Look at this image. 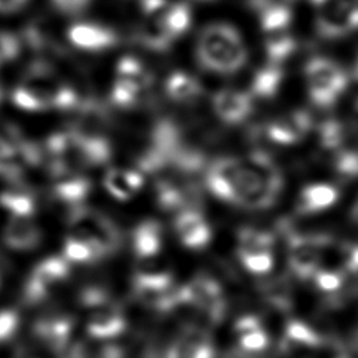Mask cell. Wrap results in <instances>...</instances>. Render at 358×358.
I'll use <instances>...</instances> for the list:
<instances>
[{
  "label": "cell",
  "mask_w": 358,
  "mask_h": 358,
  "mask_svg": "<svg viewBox=\"0 0 358 358\" xmlns=\"http://www.w3.org/2000/svg\"><path fill=\"white\" fill-rule=\"evenodd\" d=\"M194 57L204 71L229 76L245 66L248 49L242 35L234 25L211 22L197 35Z\"/></svg>",
  "instance_id": "1"
},
{
  "label": "cell",
  "mask_w": 358,
  "mask_h": 358,
  "mask_svg": "<svg viewBox=\"0 0 358 358\" xmlns=\"http://www.w3.org/2000/svg\"><path fill=\"white\" fill-rule=\"evenodd\" d=\"M282 173L271 157L260 150L242 158V172L234 206L248 210L270 208L282 190Z\"/></svg>",
  "instance_id": "2"
},
{
  "label": "cell",
  "mask_w": 358,
  "mask_h": 358,
  "mask_svg": "<svg viewBox=\"0 0 358 358\" xmlns=\"http://www.w3.org/2000/svg\"><path fill=\"white\" fill-rule=\"evenodd\" d=\"M154 77L147 66L134 56H123L115 69L109 91L110 105L119 109L140 106L150 94Z\"/></svg>",
  "instance_id": "3"
},
{
  "label": "cell",
  "mask_w": 358,
  "mask_h": 358,
  "mask_svg": "<svg viewBox=\"0 0 358 358\" xmlns=\"http://www.w3.org/2000/svg\"><path fill=\"white\" fill-rule=\"evenodd\" d=\"M154 199L157 207L165 213L201 208V186L196 176L168 171L155 176Z\"/></svg>",
  "instance_id": "4"
},
{
  "label": "cell",
  "mask_w": 358,
  "mask_h": 358,
  "mask_svg": "<svg viewBox=\"0 0 358 358\" xmlns=\"http://www.w3.org/2000/svg\"><path fill=\"white\" fill-rule=\"evenodd\" d=\"M67 225L69 229L78 231L92 239L106 256L116 253L122 248L123 234L116 221L87 204L67 213Z\"/></svg>",
  "instance_id": "5"
},
{
  "label": "cell",
  "mask_w": 358,
  "mask_h": 358,
  "mask_svg": "<svg viewBox=\"0 0 358 358\" xmlns=\"http://www.w3.org/2000/svg\"><path fill=\"white\" fill-rule=\"evenodd\" d=\"M305 80L309 98L319 108L336 103L347 88L345 71L326 57H313L306 63Z\"/></svg>",
  "instance_id": "6"
},
{
  "label": "cell",
  "mask_w": 358,
  "mask_h": 358,
  "mask_svg": "<svg viewBox=\"0 0 358 358\" xmlns=\"http://www.w3.org/2000/svg\"><path fill=\"white\" fill-rule=\"evenodd\" d=\"M316 7V29L324 39L343 38L358 29V0H310Z\"/></svg>",
  "instance_id": "7"
},
{
  "label": "cell",
  "mask_w": 358,
  "mask_h": 358,
  "mask_svg": "<svg viewBox=\"0 0 358 358\" xmlns=\"http://www.w3.org/2000/svg\"><path fill=\"white\" fill-rule=\"evenodd\" d=\"M331 245L326 235L292 234L288 239V264L291 271L303 280H310L322 266L323 253Z\"/></svg>",
  "instance_id": "8"
},
{
  "label": "cell",
  "mask_w": 358,
  "mask_h": 358,
  "mask_svg": "<svg viewBox=\"0 0 358 358\" xmlns=\"http://www.w3.org/2000/svg\"><path fill=\"white\" fill-rule=\"evenodd\" d=\"M273 238L268 232L245 227L236 236V256L252 274H267L274 266Z\"/></svg>",
  "instance_id": "9"
},
{
  "label": "cell",
  "mask_w": 358,
  "mask_h": 358,
  "mask_svg": "<svg viewBox=\"0 0 358 358\" xmlns=\"http://www.w3.org/2000/svg\"><path fill=\"white\" fill-rule=\"evenodd\" d=\"M50 178V196L69 211L85 206L92 192V182L84 171L50 166L46 168Z\"/></svg>",
  "instance_id": "10"
},
{
  "label": "cell",
  "mask_w": 358,
  "mask_h": 358,
  "mask_svg": "<svg viewBox=\"0 0 358 358\" xmlns=\"http://www.w3.org/2000/svg\"><path fill=\"white\" fill-rule=\"evenodd\" d=\"M143 20L157 25L178 41L192 24V10L183 1L140 0Z\"/></svg>",
  "instance_id": "11"
},
{
  "label": "cell",
  "mask_w": 358,
  "mask_h": 358,
  "mask_svg": "<svg viewBox=\"0 0 358 358\" xmlns=\"http://www.w3.org/2000/svg\"><path fill=\"white\" fill-rule=\"evenodd\" d=\"M242 172V158L218 157L208 162L203 182L206 189L217 199L232 204Z\"/></svg>",
  "instance_id": "12"
},
{
  "label": "cell",
  "mask_w": 358,
  "mask_h": 358,
  "mask_svg": "<svg viewBox=\"0 0 358 358\" xmlns=\"http://www.w3.org/2000/svg\"><path fill=\"white\" fill-rule=\"evenodd\" d=\"M66 36L76 49L90 53L108 52L120 42L119 34L112 27L95 21H77L71 24Z\"/></svg>",
  "instance_id": "13"
},
{
  "label": "cell",
  "mask_w": 358,
  "mask_h": 358,
  "mask_svg": "<svg viewBox=\"0 0 358 358\" xmlns=\"http://www.w3.org/2000/svg\"><path fill=\"white\" fill-rule=\"evenodd\" d=\"M172 228L178 241L189 250H201L213 239V228L201 208H187L175 214Z\"/></svg>",
  "instance_id": "14"
},
{
  "label": "cell",
  "mask_w": 358,
  "mask_h": 358,
  "mask_svg": "<svg viewBox=\"0 0 358 358\" xmlns=\"http://www.w3.org/2000/svg\"><path fill=\"white\" fill-rule=\"evenodd\" d=\"M310 129V115L302 109H296L277 116L266 126L264 131L270 141L281 145H291L302 141Z\"/></svg>",
  "instance_id": "15"
},
{
  "label": "cell",
  "mask_w": 358,
  "mask_h": 358,
  "mask_svg": "<svg viewBox=\"0 0 358 358\" xmlns=\"http://www.w3.org/2000/svg\"><path fill=\"white\" fill-rule=\"evenodd\" d=\"M70 273V262L64 256H49L39 262L28 280L27 294L31 298H41L62 284Z\"/></svg>",
  "instance_id": "16"
},
{
  "label": "cell",
  "mask_w": 358,
  "mask_h": 358,
  "mask_svg": "<svg viewBox=\"0 0 358 358\" xmlns=\"http://www.w3.org/2000/svg\"><path fill=\"white\" fill-rule=\"evenodd\" d=\"M211 106L215 116L225 124H239L253 112L252 94L235 88H221L213 95Z\"/></svg>",
  "instance_id": "17"
},
{
  "label": "cell",
  "mask_w": 358,
  "mask_h": 358,
  "mask_svg": "<svg viewBox=\"0 0 358 358\" xmlns=\"http://www.w3.org/2000/svg\"><path fill=\"white\" fill-rule=\"evenodd\" d=\"M1 239L11 250L31 252L42 243L43 232L34 218L8 217L3 228Z\"/></svg>",
  "instance_id": "18"
},
{
  "label": "cell",
  "mask_w": 358,
  "mask_h": 358,
  "mask_svg": "<svg viewBox=\"0 0 358 358\" xmlns=\"http://www.w3.org/2000/svg\"><path fill=\"white\" fill-rule=\"evenodd\" d=\"M130 245L134 256L143 260L155 259L164 245V228L154 218H144L137 222L130 234Z\"/></svg>",
  "instance_id": "19"
},
{
  "label": "cell",
  "mask_w": 358,
  "mask_h": 358,
  "mask_svg": "<svg viewBox=\"0 0 358 358\" xmlns=\"http://www.w3.org/2000/svg\"><path fill=\"white\" fill-rule=\"evenodd\" d=\"M0 208L8 217L34 218L38 211V199L34 189L22 180L7 182V186L0 190Z\"/></svg>",
  "instance_id": "20"
},
{
  "label": "cell",
  "mask_w": 358,
  "mask_h": 358,
  "mask_svg": "<svg viewBox=\"0 0 358 358\" xmlns=\"http://www.w3.org/2000/svg\"><path fill=\"white\" fill-rule=\"evenodd\" d=\"M144 173L137 168L115 166L106 171L103 176V186L106 192L119 201L133 199L144 186Z\"/></svg>",
  "instance_id": "21"
},
{
  "label": "cell",
  "mask_w": 358,
  "mask_h": 358,
  "mask_svg": "<svg viewBox=\"0 0 358 358\" xmlns=\"http://www.w3.org/2000/svg\"><path fill=\"white\" fill-rule=\"evenodd\" d=\"M164 92L169 101L178 105H193L203 96L201 83L196 76L185 70H175L164 81Z\"/></svg>",
  "instance_id": "22"
},
{
  "label": "cell",
  "mask_w": 358,
  "mask_h": 358,
  "mask_svg": "<svg viewBox=\"0 0 358 358\" xmlns=\"http://www.w3.org/2000/svg\"><path fill=\"white\" fill-rule=\"evenodd\" d=\"M282 351L292 357H305L320 345V337L308 324L292 320L287 324L281 340Z\"/></svg>",
  "instance_id": "23"
},
{
  "label": "cell",
  "mask_w": 358,
  "mask_h": 358,
  "mask_svg": "<svg viewBox=\"0 0 358 358\" xmlns=\"http://www.w3.org/2000/svg\"><path fill=\"white\" fill-rule=\"evenodd\" d=\"M63 256L70 263L77 264H92L108 257L92 239L74 229H69L64 236Z\"/></svg>",
  "instance_id": "24"
},
{
  "label": "cell",
  "mask_w": 358,
  "mask_h": 358,
  "mask_svg": "<svg viewBox=\"0 0 358 358\" xmlns=\"http://www.w3.org/2000/svg\"><path fill=\"white\" fill-rule=\"evenodd\" d=\"M338 200V190L330 183H310L305 186L296 203L301 214H315L330 208Z\"/></svg>",
  "instance_id": "25"
},
{
  "label": "cell",
  "mask_w": 358,
  "mask_h": 358,
  "mask_svg": "<svg viewBox=\"0 0 358 358\" xmlns=\"http://www.w3.org/2000/svg\"><path fill=\"white\" fill-rule=\"evenodd\" d=\"M284 71L280 64L267 63L266 66L260 67L252 78L250 83V94L259 98H273L282 83Z\"/></svg>",
  "instance_id": "26"
},
{
  "label": "cell",
  "mask_w": 358,
  "mask_h": 358,
  "mask_svg": "<svg viewBox=\"0 0 358 358\" xmlns=\"http://www.w3.org/2000/svg\"><path fill=\"white\" fill-rule=\"evenodd\" d=\"M236 334L246 351H262L268 343L266 330L253 316H245L236 323Z\"/></svg>",
  "instance_id": "27"
},
{
  "label": "cell",
  "mask_w": 358,
  "mask_h": 358,
  "mask_svg": "<svg viewBox=\"0 0 358 358\" xmlns=\"http://www.w3.org/2000/svg\"><path fill=\"white\" fill-rule=\"evenodd\" d=\"M296 49L295 38L285 31L268 32L264 39V52L270 63L281 64L285 62Z\"/></svg>",
  "instance_id": "28"
},
{
  "label": "cell",
  "mask_w": 358,
  "mask_h": 358,
  "mask_svg": "<svg viewBox=\"0 0 358 358\" xmlns=\"http://www.w3.org/2000/svg\"><path fill=\"white\" fill-rule=\"evenodd\" d=\"M319 138L323 148L337 151L344 144V127L337 120H326L319 129Z\"/></svg>",
  "instance_id": "29"
},
{
  "label": "cell",
  "mask_w": 358,
  "mask_h": 358,
  "mask_svg": "<svg viewBox=\"0 0 358 358\" xmlns=\"http://www.w3.org/2000/svg\"><path fill=\"white\" fill-rule=\"evenodd\" d=\"M24 43L20 35L10 31H0V67L14 62L22 52Z\"/></svg>",
  "instance_id": "30"
},
{
  "label": "cell",
  "mask_w": 358,
  "mask_h": 358,
  "mask_svg": "<svg viewBox=\"0 0 358 358\" xmlns=\"http://www.w3.org/2000/svg\"><path fill=\"white\" fill-rule=\"evenodd\" d=\"M313 284L324 292H333L337 291L344 281V274L340 270L336 268H323L322 266L315 273V275L310 278Z\"/></svg>",
  "instance_id": "31"
},
{
  "label": "cell",
  "mask_w": 358,
  "mask_h": 358,
  "mask_svg": "<svg viewBox=\"0 0 358 358\" xmlns=\"http://www.w3.org/2000/svg\"><path fill=\"white\" fill-rule=\"evenodd\" d=\"M334 166L340 175L358 176V152L338 148L334 151Z\"/></svg>",
  "instance_id": "32"
},
{
  "label": "cell",
  "mask_w": 358,
  "mask_h": 358,
  "mask_svg": "<svg viewBox=\"0 0 358 358\" xmlns=\"http://www.w3.org/2000/svg\"><path fill=\"white\" fill-rule=\"evenodd\" d=\"M338 252L343 268L348 273H358V243H344Z\"/></svg>",
  "instance_id": "33"
},
{
  "label": "cell",
  "mask_w": 358,
  "mask_h": 358,
  "mask_svg": "<svg viewBox=\"0 0 358 358\" xmlns=\"http://www.w3.org/2000/svg\"><path fill=\"white\" fill-rule=\"evenodd\" d=\"M53 7L64 15H78L87 10L92 0H50Z\"/></svg>",
  "instance_id": "34"
},
{
  "label": "cell",
  "mask_w": 358,
  "mask_h": 358,
  "mask_svg": "<svg viewBox=\"0 0 358 358\" xmlns=\"http://www.w3.org/2000/svg\"><path fill=\"white\" fill-rule=\"evenodd\" d=\"M29 0H0V14H10L21 10Z\"/></svg>",
  "instance_id": "35"
},
{
  "label": "cell",
  "mask_w": 358,
  "mask_h": 358,
  "mask_svg": "<svg viewBox=\"0 0 358 358\" xmlns=\"http://www.w3.org/2000/svg\"><path fill=\"white\" fill-rule=\"evenodd\" d=\"M351 218H352L354 222L358 224V199L355 200V203H354V206L351 208Z\"/></svg>",
  "instance_id": "36"
},
{
  "label": "cell",
  "mask_w": 358,
  "mask_h": 358,
  "mask_svg": "<svg viewBox=\"0 0 358 358\" xmlns=\"http://www.w3.org/2000/svg\"><path fill=\"white\" fill-rule=\"evenodd\" d=\"M354 76L358 80V56H357V60H355V64H354Z\"/></svg>",
  "instance_id": "37"
},
{
  "label": "cell",
  "mask_w": 358,
  "mask_h": 358,
  "mask_svg": "<svg viewBox=\"0 0 358 358\" xmlns=\"http://www.w3.org/2000/svg\"><path fill=\"white\" fill-rule=\"evenodd\" d=\"M3 98H4V91H3V85L0 84V103H1Z\"/></svg>",
  "instance_id": "38"
},
{
  "label": "cell",
  "mask_w": 358,
  "mask_h": 358,
  "mask_svg": "<svg viewBox=\"0 0 358 358\" xmlns=\"http://www.w3.org/2000/svg\"><path fill=\"white\" fill-rule=\"evenodd\" d=\"M355 112H357V113H358V99H357V101H355Z\"/></svg>",
  "instance_id": "39"
},
{
  "label": "cell",
  "mask_w": 358,
  "mask_h": 358,
  "mask_svg": "<svg viewBox=\"0 0 358 358\" xmlns=\"http://www.w3.org/2000/svg\"><path fill=\"white\" fill-rule=\"evenodd\" d=\"M203 1H210V0H203Z\"/></svg>",
  "instance_id": "40"
}]
</instances>
